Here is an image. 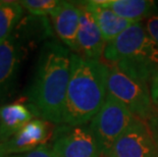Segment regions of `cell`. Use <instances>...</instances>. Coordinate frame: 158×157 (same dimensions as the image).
Instances as JSON below:
<instances>
[{
    "label": "cell",
    "instance_id": "cell-12",
    "mask_svg": "<svg viewBox=\"0 0 158 157\" xmlns=\"http://www.w3.org/2000/svg\"><path fill=\"white\" fill-rule=\"evenodd\" d=\"M34 112L22 103L0 107V144L8 141L32 121Z\"/></svg>",
    "mask_w": 158,
    "mask_h": 157
},
{
    "label": "cell",
    "instance_id": "cell-18",
    "mask_svg": "<svg viewBox=\"0 0 158 157\" xmlns=\"http://www.w3.org/2000/svg\"><path fill=\"white\" fill-rule=\"evenodd\" d=\"M144 27L153 41L158 44V14H153L148 18Z\"/></svg>",
    "mask_w": 158,
    "mask_h": 157
},
{
    "label": "cell",
    "instance_id": "cell-13",
    "mask_svg": "<svg viewBox=\"0 0 158 157\" xmlns=\"http://www.w3.org/2000/svg\"><path fill=\"white\" fill-rule=\"evenodd\" d=\"M84 4L92 14L101 32L104 41L108 43L135 23L124 19L112 10L99 5L97 1H86Z\"/></svg>",
    "mask_w": 158,
    "mask_h": 157
},
{
    "label": "cell",
    "instance_id": "cell-2",
    "mask_svg": "<svg viewBox=\"0 0 158 157\" xmlns=\"http://www.w3.org/2000/svg\"><path fill=\"white\" fill-rule=\"evenodd\" d=\"M108 73L109 68L105 63L72 53L63 123L80 126L92 121L108 94Z\"/></svg>",
    "mask_w": 158,
    "mask_h": 157
},
{
    "label": "cell",
    "instance_id": "cell-4",
    "mask_svg": "<svg viewBox=\"0 0 158 157\" xmlns=\"http://www.w3.org/2000/svg\"><path fill=\"white\" fill-rule=\"evenodd\" d=\"M107 82L108 94L119 100L136 118L148 122L157 113L150 94L149 83L110 65Z\"/></svg>",
    "mask_w": 158,
    "mask_h": 157
},
{
    "label": "cell",
    "instance_id": "cell-1",
    "mask_svg": "<svg viewBox=\"0 0 158 157\" xmlns=\"http://www.w3.org/2000/svg\"><path fill=\"white\" fill-rule=\"evenodd\" d=\"M70 61L69 48L58 43H47L40 52L29 102L32 111L49 122L63 123Z\"/></svg>",
    "mask_w": 158,
    "mask_h": 157
},
{
    "label": "cell",
    "instance_id": "cell-14",
    "mask_svg": "<svg viewBox=\"0 0 158 157\" xmlns=\"http://www.w3.org/2000/svg\"><path fill=\"white\" fill-rule=\"evenodd\" d=\"M99 5L112 10L124 19L141 23L156 14V4L151 0H96Z\"/></svg>",
    "mask_w": 158,
    "mask_h": 157
},
{
    "label": "cell",
    "instance_id": "cell-7",
    "mask_svg": "<svg viewBox=\"0 0 158 157\" xmlns=\"http://www.w3.org/2000/svg\"><path fill=\"white\" fill-rule=\"evenodd\" d=\"M56 157H101L98 143L90 126H62L52 143Z\"/></svg>",
    "mask_w": 158,
    "mask_h": 157
},
{
    "label": "cell",
    "instance_id": "cell-19",
    "mask_svg": "<svg viewBox=\"0 0 158 157\" xmlns=\"http://www.w3.org/2000/svg\"><path fill=\"white\" fill-rule=\"evenodd\" d=\"M149 87H150V94H151V98H152L153 104L158 111V68L156 69V72H154V75L150 80Z\"/></svg>",
    "mask_w": 158,
    "mask_h": 157
},
{
    "label": "cell",
    "instance_id": "cell-6",
    "mask_svg": "<svg viewBox=\"0 0 158 157\" xmlns=\"http://www.w3.org/2000/svg\"><path fill=\"white\" fill-rule=\"evenodd\" d=\"M102 157H158V149L147 122L136 118Z\"/></svg>",
    "mask_w": 158,
    "mask_h": 157
},
{
    "label": "cell",
    "instance_id": "cell-8",
    "mask_svg": "<svg viewBox=\"0 0 158 157\" xmlns=\"http://www.w3.org/2000/svg\"><path fill=\"white\" fill-rule=\"evenodd\" d=\"M50 137L49 122L43 118H34L8 141L0 144V150L4 156L23 154L46 145Z\"/></svg>",
    "mask_w": 158,
    "mask_h": 157
},
{
    "label": "cell",
    "instance_id": "cell-10",
    "mask_svg": "<svg viewBox=\"0 0 158 157\" xmlns=\"http://www.w3.org/2000/svg\"><path fill=\"white\" fill-rule=\"evenodd\" d=\"M54 31L65 47L78 54V33L80 28L81 8L79 4L69 1H60L50 15Z\"/></svg>",
    "mask_w": 158,
    "mask_h": 157
},
{
    "label": "cell",
    "instance_id": "cell-5",
    "mask_svg": "<svg viewBox=\"0 0 158 157\" xmlns=\"http://www.w3.org/2000/svg\"><path fill=\"white\" fill-rule=\"evenodd\" d=\"M135 119L136 118L126 105L112 95L107 94L102 107L93 118L89 126L95 136L102 155L126 132Z\"/></svg>",
    "mask_w": 158,
    "mask_h": 157
},
{
    "label": "cell",
    "instance_id": "cell-20",
    "mask_svg": "<svg viewBox=\"0 0 158 157\" xmlns=\"http://www.w3.org/2000/svg\"><path fill=\"white\" fill-rule=\"evenodd\" d=\"M147 125L149 126L150 131H151V133H152L154 141H155L157 149H158V111L155 114V116L152 118L149 122H147Z\"/></svg>",
    "mask_w": 158,
    "mask_h": 157
},
{
    "label": "cell",
    "instance_id": "cell-9",
    "mask_svg": "<svg viewBox=\"0 0 158 157\" xmlns=\"http://www.w3.org/2000/svg\"><path fill=\"white\" fill-rule=\"evenodd\" d=\"M81 8L80 28L78 33V54L90 60L100 61L103 57L106 42L104 41L97 23L84 2Z\"/></svg>",
    "mask_w": 158,
    "mask_h": 157
},
{
    "label": "cell",
    "instance_id": "cell-16",
    "mask_svg": "<svg viewBox=\"0 0 158 157\" xmlns=\"http://www.w3.org/2000/svg\"><path fill=\"white\" fill-rule=\"evenodd\" d=\"M21 5L31 14L36 16L51 15L57 8L60 1L58 0H23L19 1Z\"/></svg>",
    "mask_w": 158,
    "mask_h": 157
},
{
    "label": "cell",
    "instance_id": "cell-17",
    "mask_svg": "<svg viewBox=\"0 0 158 157\" xmlns=\"http://www.w3.org/2000/svg\"><path fill=\"white\" fill-rule=\"evenodd\" d=\"M5 157H56L52 151L51 146L43 145L39 148H37L33 151L23 153V154H16V155H9Z\"/></svg>",
    "mask_w": 158,
    "mask_h": 157
},
{
    "label": "cell",
    "instance_id": "cell-11",
    "mask_svg": "<svg viewBox=\"0 0 158 157\" xmlns=\"http://www.w3.org/2000/svg\"><path fill=\"white\" fill-rule=\"evenodd\" d=\"M23 46L15 31L0 44V98L11 88L22 60Z\"/></svg>",
    "mask_w": 158,
    "mask_h": 157
},
{
    "label": "cell",
    "instance_id": "cell-15",
    "mask_svg": "<svg viewBox=\"0 0 158 157\" xmlns=\"http://www.w3.org/2000/svg\"><path fill=\"white\" fill-rule=\"evenodd\" d=\"M23 12V7L19 1H0V44L15 32Z\"/></svg>",
    "mask_w": 158,
    "mask_h": 157
},
{
    "label": "cell",
    "instance_id": "cell-21",
    "mask_svg": "<svg viewBox=\"0 0 158 157\" xmlns=\"http://www.w3.org/2000/svg\"><path fill=\"white\" fill-rule=\"evenodd\" d=\"M0 157H5V156H4V155H3V154H2V153H1V150H0Z\"/></svg>",
    "mask_w": 158,
    "mask_h": 157
},
{
    "label": "cell",
    "instance_id": "cell-3",
    "mask_svg": "<svg viewBox=\"0 0 158 157\" xmlns=\"http://www.w3.org/2000/svg\"><path fill=\"white\" fill-rule=\"evenodd\" d=\"M103 58L110 65H116L150 84L158 68V44L149 36L142 23H135L106 43Z\"/></svg>",
    "mask_w": 158,
    "mask_h": 157
}]
</instances>
